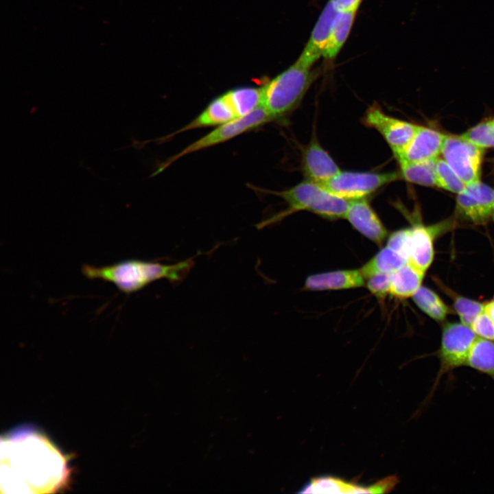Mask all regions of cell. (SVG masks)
Instances as JSON below:
<instances>
[{
	"label": "cell",
	"instance_id": "obj_2",
	"mask_svg": "<svg viewBox=\"0 0 494 494\" xmlns=\"http://www.w3.org/2000/svg\"><path fill=\"white\" fill-rule=\"evenodd\" d=\"M194 265L188 259L174 264L128 259L110 265L95 266L84 264L82 273L87 279H99L114 284L121 292L129 295L140 291L160 279L172 283L183 280Z\"/></svg>",
	"mask_w": 494,
	"mask_h": 494
},
{
	"label": "cell",
	"instance_id": "obj_4",
	"mask_svg": "<svg viewBox=\"0 0 494 494\" xmlns=\"http://www.w3.org/2000/svg\"><path fill=\"white\" fill-rule=\"evenodd\" d=\"M316 78L311 68L296 61L261 86V106L274 120L285 116L300 104Z\"/></svg>",
	"mask_w": 494,
	"mask_h": 494
},
{
	"label": "cell",
	"instance_id": "obj_31",
	"mask_svg": "<svg viewBox=\"0 0 494 494\" xmlns=\"http://www.w3.org/2000/svg\"><path fill=\"white\" fill-rule=\"evenodd\" d=\"M339 12L356 13L362 0H329Z\"/></svg>",
	"mask_w": 494,
	"mask_h": 494
},
{
	"label": "cell",
	"instance_id": "obj_33",
	"mask_svg": "<svg viewBox=\"0 0 494 494\" xmlns=\"http://www.w3.org/2000/svg\"><path fill=\"white\" fill-rule=\"evenodd\" d=\"M493 220H494V211H493Z\"/></svg>",
	"mask_w": 494,
	"mask_h": 494
},
{
	"label": "cell",
	"instance_id": "obj_25",
	"mask_svg": "<svg viewBox=\"0 0 494 494\" xmlns=\"http://www.w3.org/2000/svg\"><path fill=\"white\" fill-rule=\"evenodd\" d=\"M462 135L482 149L494 148V119L480 122Z\"/></svg>",
	"mask_w": 494,
	"mask_h": 494
},
{
	"label": "cell",
	"instance_id": "obj_18",
	"mask_svg": "<svg viewBox=\"0 0 494 494\" xmlns=\"http://www.w3.org/2000/svg\"><path fill=\"white\" fill-rule=\"evenodd\" d=\"M299 493H366L368 488L340 478L322 476L312 478Z\"/></svg>",
	"mask_w": 494,
	"mask_h": 494
},
{
	"label": "cell",
	"instance_id": "obj_17",
	"mask_svg": "<svg viewBox=\"0 0 494 494\" xmlns=\"http://www.w3.org/2000/svg\"><path fill=\"white\" fill-rule=\"evenodd\" d=\"M424 274L408 262L391 273L390 294L401 299L412 296L421 286Z\"/></svg>",
	"mask_w": 494,
	"mask_h": 494
},
{
	"label": "cell",
	"instance_id": "obj_15",
	"mask_svg": "<svg viewBox=\"0 0 494 494\" xmlns=\"http://www.w3.org/2000/svg\"><path fill=\"white\" fill-rule=\"evenodd\" d=\"M449 225L447 222L434 226L416 224L411 228L408 263L425 272L434 259V236Z\"/></svg>",
	"mask_w": 494,
	"mask_h": 494
},
{
	"label": "cell",
	"instance_id": "obj_13",
	"mask_svg": "<svg viewBox=\"0 0 494 494\" xmlns=\"http://www.w3.org/2000/svg\"><path fill=\"white\" fill-rule=\"evenodd\" d=\"M362 235L381 245L388 231L366 198L349 200L344 217Z\"/></svg>",
	"mask_w": 494,
	"mask_h": 494
},
{
	"label": "cell",
	"instance_id": "obj_3",
	"mask_svg": "<svg viewBox=\"0 0 494 494\" xmlns=\"http://www.w3.org/2000/svg\"><path fill=\"white\" fill-rule=\"evenodd\" d=\"M256 189L260 192L277 196L287 204L285 211L256 224L257 229L263 228L298 211H309L330 220L344 218L349 204V200L336 196L322 185L308 180L279 191Z\"/></svg>",
	"mask_w": 494,
	"mask_h": 494
},
{
	"label": "cell",
	"instance_id": "obj_30",
	"mask_svg": "<svg viewBox=\"0 0 494 494\" xmlns=\"http://www.w3.org/2000/svg\"><path fill=\"white\" fill-rule=\"evenodd\" d=\"M399 478L396 475L384 478L368 486L369 493H384L391 491L398 484Z\"/></svg>",
	"mask_w": 494,
	"mask_h": 494
},
{
	"label": "cell",
	"instance_id": "obj_1",
	"mask_svg": "<svg viewBox=\"0 0 494 494\" xmlns=\"http://www.w3.org/2000/svg\"><path fill=\"white\" fill-rule=\"evenodd\" d=\"M1 492H54L67 478L65 458L32 429H20L1 438Z\"/></svg>",
	"mask_w": 494,
	"mask_h": 494
},
{
	"label": "cell",
	"instance_id": "obj_7",
	"mask_svg": "<svg viewBox=\"0 0 494 494\" xmlns=\"http://www.w3.org/2000/svg\"><path fill=\"white\" fill-rule=\"evenodd\" d=\"M399 179V172L340 171L322 185L336 196L352 200L366 198L381 187Z\"/></svg>",
	"mask_w": 494,
	"mask_h": 494
},
{
	"label": "cell",
	"instance_id": "obj_19",
	"mask_svg": "<svg viewBox=\"0 0 494 494\" xmlns=\"http://www.w3.org/2000/svg\"><path fill=\"white\" fill-rule=\"evenodd\" d=\"M466 366L489 375L494 381V342L477 338L469 351Z\"/></svg>",
	"mask_w": 494,
	"mask_h": 494
},
{
	"label": "cell",
	"instance_id": "obj_27",
	"mask_svg": "<svg viewBox=\"0 0 494 494\" xmlns=\"http://www.w3.org/2000/svg\"><path fill=\"white\" fill-rule=\"evenodd\" d=\"M411 228L396 231L390 234L387 240V246L393 249L408 261Z\"/></svg>",
	"mask_w": 494,
	"mask_h": 494
},
{
	"label": "cell",
	"instance_id": "obj_22",
	"mask_svg": "<svg viewBox=\"0 0 494 494\" xmlns=\"http://www.w3.org/2000/svg\"><path fill=\"white\" fill-rule=\"evenodd\" d=\"M436 159L399 163L400 179L425 187H436L435 176Z\"/></svg>",
	"mask_w": 494,
	"mask_h": 494
},
{
	"label": "cell",
	"instance_id": "obj_20",
	"mask_svg": "<svg viewBox=\"0 0 494 494\" xmlns=\"http://www.w3.org/2000/svg\"><path fill=\"white\" fill-rule=\"evenodd\" d=\"M408 262L400 254L386 246L366 263L360 270L366 279L377 273H392Z\"/></svg>",
	"mask_w": 494,
	"mask_h": 494
},
{
	"label": "cell",
	"instance_id": "obj_11",
	"mask_svg": "<svg viewBox=\"0 0 494 494\" xmlns=\"http://www.w3.org/2000/svg\"><path fill=\"white\" fill-rule=\"evenodd\" d=\"M339 11L329 1L321 12L309 38L296 62L311 68L323 54Z\"/></svg>",
	"mask_w": 494,
	"mask_h": 494
},
{
	"label": "cell",
	"instance_id": "obj_12",
	"mask_svg": "<svg viewBox=\"0 0 494 494\" xmlns=\"http://www.w3.org/2000/svg\"><path fill=\"white\" fill-rule=\"evenodd\" d=\"M302 170L306 180L323 185L341 170L316 137L303 150Z\"/></svg>",
	"mask_w": 494,
	"mask_h": 494
},
{
	"label": "cell",
	"instance_id": "obj_23",
	"mask_svg": "<svg viewBox=\"0 0 494 494\" xmlns=\"http://www.w3.org/2000/svg\"><path fill=\"white\" fill-rule=\"evenodd\" d=\"M412 298L415 304L424 313L436 321L444 320L449 313L447 305L430 288L421 286Z\"/></svg>",
	"mask_w": 494,
	"mask_h": 494
},
{
	"label": "cell",
	"instance_id": "obj_5",
	"mask_svg": "<svg viewBox=\"0 0 494 494\" xmlns=\"http://www.w3.org/2000/svg\"><path fill=\"white\" fill-rule=\"evenodd\" d=\"M274 120L273 117L260 106L245 116L216 126L213 130L189 144L179 152L159 163L150 178L161 173L185 156L225 143Z\"/></svg>",
	"mask_w": 494,
	"mask_h": 494
},
{
	"label": "cell",
	"instance_id": "obj_34",
	"mask_svg": "<svg viewBox=\"0 0 494 494\" xmlns=\"http://www.w3.org/2000/svg\"><path fill=\"white\" fill-rule=\"evenodd\" d=\"M494 119V118H493Z\"/></svg>",
	"mask_w": 494,
	"mask_h": 494
},
{
	"label": "cell",
	"instance_id": "obj_6",
	"mask_svg": "<svg viewBox=\"0 0 494 494\" xmlns=\"http://www.w3.org/2000/svg\"><path fill=\"white\" fill-rule=\"evenodd\" d=\"M476 334L464 324L451 322L444 325L440 346L437 352L440 366L425 402L428 403L443 376L455 368L466 366L469 351L476 340Z\"/></svg>",
	"mask_w": 494,
	"mask_h": 494
},
{
	"label": "cell",
	"instance_id": "obj_14",
	"mask_svg": "<svg viewBox=\"0 0 494 494\" xmlns=\"http://www.w3.org/2000/svg\"><path fill=\"white\" fill-rule=\"evenodd\" d=\"M445 136L433 128L419 126L411 142L397 160L402 163L436 159L441 154Z\"/></svg>",
	"mask_w": 494,
	"mask_h": 494
},
{
	"label": "cell",
	"instance_id": "obj_8",
	"mask_svg": "<svg viewBox=\"0 0 494 494\" xmlns=\"http://www.w3.org/2000/svg\"><path fill=\"white\" fill-rule=\"evenodd\" d=\"M484 149L461 135L446 134L441 154L467 185L480 180Z\"/></svg>",
	"mask_w": 494,
	"mask_h": 494
},
{
	"label": "cell",
	"instance_id": "obj_10",
	"mask_svg": "<svg viewBox=\"0 0 494 494\" xmlns=\"http://www.w3.org/2000/svg\"><path fill=\"white\" fill-rule=\"evenodd\" d=\"M458 213L474 224H484L493 218L494 211V189L480 180L467 185L457 194Z\"/></svg>",
	"mask_w": 494,
	"mask_h": 494
},
{
	"label": "cell",
	"instance_id": "obj_32",
	"mask_svg": "<svg viewBox=\"0 0 494 494\" xmlns=\"http://www.w3.org/2000/svg\"><path fill=\"white\" fill-rule=\"evenodd\" d=\"M484 311L494 322V298L484 303Z\"/></svg>",
	"mask_w": 494,
	"mask_h": 494
},
{
	"label": "cell",
	"instance_id": "obj_9",
	"mask_svg": "<svg viewBox=\"0 0 494 494\" xmlns=\"http://www.w3.org/2000/svg\"><path fill=\"white\" fill-rule=\"evenodd\" d=\"M363 122L382 136L396 159L407 148L419 126L386 114L377 105H373L367 110Z\"/></svg>",
	"mask_w": 494,
	"mask_h": 494
},
{
	"label": "cell",
	"instance_id": "obj_21",
	"mask_svg": "<svg viewBox=\"0 0 494 494\" xmlns=\"http://www.w3.org/2000/svg\"><path fill=\"white\" fill-rule=\"evenodd\" d=\"M355 14V12H338L323 58L331 60L337 56L349 37L354 23Z\"/></svg>",
	"mask_w": 494,
	"mask_h": 494
},
{
	"label": "cell",
	"instance_id": "obj_26",
	"mask_svg": "<svg viewBox=\"0 0 494 494\" xmlns=\"http://www.w3.org/2000/svg\"><path fill=\"white\" fill-rule=\"evenodd\" d=\"M454 307L462 322L471 327L475 318L484 310V304L461 296H453Z\"/></svg>",
	"mask_w": 494,
	"mask_h": 494
},
{
	"label": "cell",
	"instance_id": "obj_16",
	"mask_svg": "<svg viewBox=\"0 0 494 494\" xmlns=\"http://www.w3.org/2000/svg\"><path fill=\"white\" fill-rule=\"evenodd\" d=\"M365 278L360 270H340L308 277L305 288L312 291L355 288L364 286Z\"/></svg>",
	"mask_w": 494,
	"mask_h": 494
},
{
	"label": "cell",
	"instance_id": "obj_29",
	"mask_svg": "<svg viewBox=\"0 0 494 494\" xmlns=\"http://www.w3.org/2000/svg\"><path fill=\"white\" fill-rule=\"evenodd\" d=\"M471 328L480 338L494 341V322L484 310L475 318Z\"/></svg>",
	"mask_w": 494,
	"mask_h": 494
},
{
	"label": "cell",
	"instance_id": "obj_28",
	"mask_svg": "<svg viewBox=\"0 0 494 494\" xmlns=\"http://www.w3.org/2000/svg\"><path fill=\"white\" fill-rule=\"evenodd\" d=\"M366 279L368 290L377 298L383 299L390 294L391 273H377Z\"/></svg>",
	"mask_w": 494,
	"mask_h": 494
},
{
	"label": "cell",
	"instance_id": "obj_24",
	"mask_svg": "<svg viewBox=\"0 0 494 494\" xmlns=\"http://www.w3.org/2000/svg\"><path fill=\"white\" fill-rule=\"evenodd\" d=\"M436 187L455 193H459L466 184L449 167L443 158H438L435 163Z\"/></svg>",
	"mask_w": 494,
	"mask_h": 494
}]
</instances>
